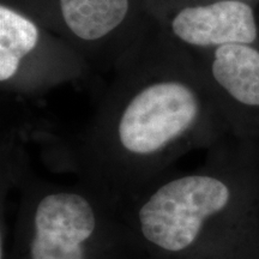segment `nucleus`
<instances>
[{
	"instance_id": "1",
	"label": "nucleus",
	"mask_w": 259,
	"mask_h": 259,
	"mask_svg": "<svg viewBox=\"0 0 259 259\" xmlns=\"http://www.w3.org/2000/svg\"><path fill=\"white\" fill-rule=\"evenodd\" d=\"M120 211L143 259H259V141L229 135Z\"/></svg>"
},
{
	"instance_id": "2",
	"label": "nucleus",
	"mask_w": 259,
	"mask_h": 259,
	"mask_svg": "<svg viewBox=\"0 0 259 259\" xmlns=\"http://www.w3.org/2000/svg\"><path fill=\"white\" fill-rule=\"evenodd\" d=\"M232 135L206 83L160 78L116 93L66 161L82 184L120 206L196 148Z\"/></svg>"
},
{
	"instance_id": "3",
	"label": "nucleus",
	"mask_w": 259,
	"mask_h": 259,
	"mask_svg": "<svg viewBox=\"0 0 259 259\" xmlns=\"http://www.w3.org/2000/svg\"><path fill=\"white\" fill-rule=\"evenodd\" d=\"M0 259H143L118 206L82 184L28 170Z\"/></svg>"
},
{
	"instance_id": "4",
	"label": "nucleus",
	"mask_w": 259,
	"mask_h": 259,
	"mask_svg": "<svg viewBox=\"0 0 259 259\" xmlns=\"http://www.w3.org/2000/svg\"><path fill=\"white\" fill-rule=\"evenodd\" d=\"M205 82L232 135L259 141V46L211 50Z\"/></svg>"
},
{
	"instance_id": "5",
	"label": "nucleus",
	"mask_w": 259,
	"mask_h": 259,
	"mask_svg": "<svg viewBox=\"0 0 259 259\" xmlns=\"http://www.w3.org/2000/svg\"><path fill=\"white\" fill-rule=\"evenodd\" d=\"M170 29L185 45L210 51L227 45L259 46L257 15L246 0H203L185 6L171 18Z\"/></svg>"
},
{
	"instance_id": "6",
	"label": "nucleus",
	"mask_w": 259,
	"mask_h": 259,
	"mask_svg": "<svg viewBox=\"0 0 259 259\" xmlns=\"http://www.w3.org/2000/svg\"><path fill=\"white\" fill-rule=\"evenodd\" d=\"M70 32L84 42L109 36L127 18L130 0H58Z\"/></svg>"
},
{
	"instance_id": "7",
	"label": "nucleus",
	"mask_w": 259,
	"mask_h": 259,
	"mask_svg": "<svg viewBox=\"0 0 259 259\" xmlns=\"http://www.w3.org/2000/svg\"><path fill=\"white\" fill-rule=\"evenodd\" d=\"M40 31L30 18L9 6H0V80L16 76L22 60L37 46Z\"/></svg>"
},
{
	"instance_id": "8",
	"label": "nucleus",
	"mask_w": 259,
	"mask_h": 259,
	"mask_svg": "<svg viewBox=\"0 0 259 259\" xmlns=\"http://www.w3.org/2000/svg\"><path fill=\"white\" fill-rule=\"evenodd\" d=\"M246 2H248V3H252V4H253V2H258V0H246Z\"/></svg>"
}]
</instances>
